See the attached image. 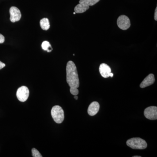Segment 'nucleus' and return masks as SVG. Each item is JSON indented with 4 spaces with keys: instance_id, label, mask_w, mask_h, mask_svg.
<instances>
[{
    "instance_id": "nucleus-10",
    "label": "nucleus",
    "mask_w": 157,
    "mask_h": 157,
    "mask_svg": "<svg viewBox=\"0 0 157 157\" xmlns=\"http://www.w3.org/2000/svg\"><path fill=\"white\" fill-rule=\"evenodd\" d=\"M100 109V104L98 102L94 101L91 103L88 109L89 115L93 116L95 115Z\"/></svg>"
},
{
    "instance_id": "nucleus-21",
    "label": "nucleus",
    "mask_w": 157,
    "mask_h": 157,
    "mask_svg": "<svg viewBox=\"0 0 157 157\" xmlns=\"http://www.w3.org/2000/svg\"><path fill=\"white\" fill-rule=\"evenodd\" d=\"M74 98H75V100H77L78 99V97L77 95L74 96Z\"/></svg>"
},
{
    "instance_id": "nucleus-23",
    "label": "nucleus",
    "mask_w": 157,
    "mask_h": 157,
    "mask_svg": "<svg viewBox=\"0 0 157 157\" xmlns=\"http://www.w3.org/2000/svg\"><path fill=\"white\" fill-rule=\"evenodd\" d=\"M76 14V12H73V14Z\"/></svg>"
},
{
    "instance_id": "nucleus-5",
    "label": "nucleus",
    "mask_w": 157,
    "mask_h": 157,
    "mask_svg": "<svg viewBox=\"0 0 157 157\" xmlns=\"http://www.w3.org/2000/svg\"><path fill=\"white\" fill-rule=\"evenodd\" d=\"M29 95V90L25 86L19 87L17 90L16 96L17 99L21 102H24L28 99Z\"/></svg>"
},
{
    "instance_id": "nucleus-18",
    "label": "nucleus",
    "mask_w": 157,
    "mask_h": 157,
    "mask_svg": "<svg viewBox=\"0 0 157 157\" xmlns=\"http://www.w3.org/2000/svg\"><path fill=\"white\" fill-rule=\"evenodd\" d=\"M6 67V64L0 61V70H2L3 68Z\"/></svg>"
},
{
    "instance_id": "nucleus-4",
    "label": "nucleus",
    "mask_w": 157,
    "mask_h": 157,
    "mask_svg": "<svg viewBox=\"0 0 157 157\" xmlns=\"http://www.w3.org/2000/svg\"><path fill=\"white\" fill-rule=\"evenodd\" d=\"M117 25L118 27L123 30H126L131 26V21L128 16L121 15L117 18Z\"/></svg>"
},
{
    "instance_id": "nucleus-15",
    "label": "nucleus",
    "mask_w": 157,
    "mask_h": 157,
    "mask_svg": "<svg viewBox=\"0 0 157 157\" xmlns=\"http://www.w3.org/2000/svg\"><path fill=\"white\" fill-rule=\"evenodd\" d=\"M32 156L33 157H42V155L36 148H33L32 149Z\"/></svg>"
},
{
    "instance_id": "nucleus-7",
    "label": "nucleus",
    "mask_w": 157,
    "mask_h": 157,
    "mask_svg": "<svg viewBox=\"0 0 157 157\" xmlns=\"http://www.w3.org/2000/svg\"><path fill=\"white\" fill-rule=\"evenodd\" d=\"M10 14V21L12 22L19 21L21 17L19 9L17 7H11L9 10Z\"/></svg>"
},
{
    "instance_id": "nucleus-20",
    "label": "nucleus",
    "mask_w": 157,
    "mask_h": 157,
    "mask_svg": "<svg viewBox=\"0 0 157 157\" xmlns=\"http://www.w3.org/2000/svg\"><path fill=\"white\" fill-rule=\"evenodd\" d=\"M113 76V74L112 73H110V74H109V76L111 77H112Z\"/></svg>"
},
{
    "instance_id": "nucleus-17",
    "label": "nucleus",
    "mask_w": 157,
    "mask_h": 157,
    "mask_svg": "<svg viewBox=\"0 0 157 157\" xmlns=\"http://www.w3.org/2000/svg\"><path fill=\"white\" fill-rule=\"evenodd\" d=\"M5 37L2 34H0V44L4 43L5 42Z\"/></svg>"
},
{
    "instance_id": "nucleus-14",
    "label": "nucleus",
    "mask_w": 157,
    "mask_h": 157,
    "mask_svg": "<svg viewBox=\"0 0 157 157\" xmlns=\"http://www.w3.org/2000/svg\"><path fill=\"white\" fill-rule=\"evenodd\" d=\"M42 47L43 50L46 51L47 52H51L52 50L51 45L48 41H45L42 42Z\"/></svg>"
},
{
    "instance_id": "nucleus-13",
    "label": "nucleus",
    "mask_w": 157,
    "mask_h": 157,
    "mask_svg": "<svg viewBox=\"0 0 157 157\" xmlns=\"http://www.w3.org/2000/svg\"><path fill=\"white\" fill-rule=\"evenodd\" d=\"M88 8L84 7L81 4H78L74 8V11L76 13L80 14V13H84L86 12L87 10H88Z\"/></svg>"
},
{
    "instance_id": "nucleus-22",
    "label": "nucleus",
    "mask_w": 157,
    "mask_h": 157,
    "mask_svg": "<svg viewBox=\"0 0 157 157\" xmlns=\"http://www.w3.org/2000/svg\"><path fill=\"white\" fill-rule=\"evenodd\" d=\"M141 156H133V157H140Z\"/></svg>"
},
{
    "instance_id": "nucleus-2",
    "label": "nucleus",
    "mask_w": 157,
    "mask_h": 157,
    "mask_svg": "<svg viewBox=\"0 0 157 157\" xmlns=\"http://www.w3.org/2000/svg\"><path fill=\"white\" fill-rule=\"evenodd\" d=\"M127 144L134 149H144L147 147L146 141L140 137L131 138L127 141Z\"/></svg>"
},
{
    "instance_id": "nucleus-3",
    "label": "nucleus",
    "mask_w": 157,
    "mask_h": 157,
    "mask_svg": "<svg viewBox=\"0 0 157 157\" xmlns=\"http://www.w3.org/2000/svg\"><path fill=\"white\" fill-rule=\"evenodd\" d=\"M51 115L55 122L61 124L64 119V112L63 108L58 105L54 106L51 110Z\"/></svg>"
},
{
    "instance_id": "nucleus-16",
    "label": "nucleus",
    "mask_w": 157,
    "mask_h": 157,
    "mask_svg": "<svg viewBox=\"0 0 157 157\" xmlns=\"http://www.w3.org/2000/svg\"><path fill=\"white\" fill-rule=\"evenodd\" d=\"M70 92L74 96L77 95L78 94V90L77 88H70Z\"/></svg>"
},
{
    "instance_id": "nucleus-6",
    "label": "nucleus",
    "mask_w": 157,
    "mask_h": 157,
    "mask_svg": "<svg viewBox=\"0 0 157 157\" xmlns=\"http://www.w3.org/2000/svg\"><path fill=\"white\" fill-rule=\"evenodd\" d=\"M144 115L146 118L151 120H155L157 119V107L151 106L147 107L144 110Z\"/></svg>"
},
{
    "instance_id": "nucleus-12",
    "label": "nucleus",
    "mask_w": 157,
    "mask_h": 157,
    "mask_svg": "<svg viewBox=\"0 0 157 157\" xmlns=\"http://www.w3.org/2000/svg\"><path fill=\"white\" fill-rule=\"evenodd\" d=\"M40 26L43 30H48L50 28L49 20L47 18H43L40 21Z\"/></svg>"
},
{
    "instance_id": "nucleus-19",
    "label": "nucleus",
    "mask_w": 157,
    "mask_h": 157,
    "mask_svg": "<svg viewBox=\"0 0 157 157\" xmlns=\"http://www.w3.org/2000/svg\"><path fill=\"white\" fill-rule=\"evenodd\" d=\"M154 18L155 21H157V7L156 8L155 10V15H154Z\"/></svg>"
},
{
    "instance_id": "nucleus-9",
    "label": "nucleus",
    "mask_w": 157,
    "mask_h": 157,
    "mask_svg": "<svg viewBox=\"0 0 157 157\" xmlns=\"http://www.w3.org/2000/svg\"><path fill=\"white\" fill-rule=\"evenodd\" d=\"M155 81V78L154 75L153 74H149L148 76H147L144 79L143 81L140 83V86L141 88H144L150 86L154 83Z\"/></svg>"
},
{
    "instance_id": "nucleus-8",
    "label": "nucleus",
    "mask_w": 157,
    "mask_h": 157,
    "mask_svg": "<svg viewBox=\"0 0 157 157\" xmlns=\"http://www.w3.org/2000/svg\"><path fill=\"white\" fill-rule=\"evenodd\" d=\"M99 71L101 76L104 78L109 77V74L111 73V68L108 65L105 63H102L100 65Z\"/></svg>"
},
{
    "instance_id": "nucleus-1",
    "label": "nucleus",
    "mask_w": 157,
    "mask_h": 157,
    "mask_svg": "<svg viewBox=\"0 0 157 157\" xmlns=\"http://www.w3.org/2000/svg\"><path fill=\"white\" fill-rule=\"evenodd\" d=\"M67 81L70 88H78L79 81L76 65L72 61L68 62L67 65Z\"/></svg>"
},
{
    "instance_id": "nucleus-11",
    "label": "nucleus",
    "mask_w": 157,
    "mask_h": 157,
    "mask_svg": "<svg viewBox=\"0 0 157 157\" xmlns=\"http://www.w3.org/2000/svg\"><path fill=\"white\" fill-rule=\"evenodd\" d=\"M100 1V0H80L79 3L89 9L90 6H94Z\"/></svg>"
}]
</instances>
